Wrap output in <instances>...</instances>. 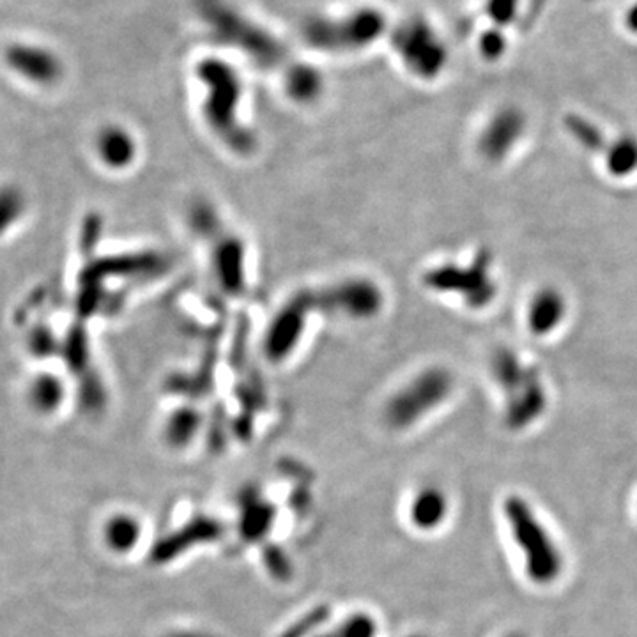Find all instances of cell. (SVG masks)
<instances>
[{"label":"cell","mask_w":637,"mask_h":637,"mask_svg":"<svg viewBox=\"0 0 637 637\" xmlns=\"http://www.w3.org/2000/svg\"><path fill=\"white\" fill-rule=\"evenodd\" d=\"M200 16L223 45L238 48L261 66H277L285 48L261 25L229 6L223 0H199Z\"/></svg>","instance_id":"2"},{"label":"cell","mask_w":637,"mask_h":637,"mask_svg":"<svg viewBox=\"0 0 637 637\" xmlns=\"http://www.w3.org/2000/svg\"><path fill=\"white\" fill-rule=\"evenodd\" d=\"M4 62L16 77L41 89L55 87L66 77L64 61L43 45L13 43L4 50Z\"/></svg>","instance_id":"6"},{"label":"cell","mask_w":637,"mask_h":637,"mask_svg":"<svg viewBox=\"0 0 637 637\" xmlns=\"http://www.w3.org/2000/svg\"><path fill=\"white\" fill-rule=\"evenodd\" d=\"M386 29V18L377 9L361 8L342 18H314L305 25L310 47L324 52H354L369 47Z\"/></svg>","instance_id":"3"},{"label":"cell","mask_w":637,"mask_h":637,"mask_svg":"<svg viewBox=\"0 0 637 637\" xmlns=\"http://www.w3.org/2000/svg\"><path fill=\"white\" fill-rule=\"evenodd\" d=\"M505 400V425L508 429L521 432L535 425L549 407V395L540 369L533 365L521 388Z\"/></svg>","instance_id":"10"},{"label":"cell","mask_w":637,"mask_h":637,"mask_svg":"<svg viewBox=\"0 0 637 637\" xmlns=\"http://www.w3.org/2000/svg\"><path fill=\"white\" fill-rule=\"evenodd\" d=\"M275 519L273 507L259 498H252L245 505L241 515V533L246 540H259L271 530V524Z\"/></svg>","instance_id":"20"},{"label":"cell","mask_w":637,"mask_h":637,"mask_svg":"<svg viewBox=\"0 0 637 637\" xmlns=\"http://www.w3.org/2000/svg\"><path fill=\"white\" fill-rule=\"evenodd\" d=\"M452 393V377L445 370H429L386 407V420L393 429H407L441 406Z\"/></svg>","instance_id":"4"},{"label":"cell","mask_w":637,"mask_h":637,"mask_svg":"<svg viewBox=\"0 0 637 637\" xmlns=\"http://www.w3.org/2000/svg\"><path fill=\"white\" fill-rule=\"evenodd\" d=\"M485 13L491 18L492 24L498 29H505L512 25L519 13V0H487Z\"/></svg>","instance_id":"23"},{"label":"cell","mask_w":637,"mask_h":637,"mask_svg":"<svg viewBox=\"0 0 637 637\" xmlns=\"http://www.w3.org/2000/svg\"><path fill=\"white\" fill-rule=\"evenodd\" d=\"M503 515L514 544L521 551L524 572L531 583L538 586L556 583L565 568L563 553L530 501L517 494L508 496L503 501Z\"/></svg>","instance_id":"1"},{"label":"cell","mask_w":637,"mask_h":637,"mask_svg":"<svg viewBox=\"0 0 637 637\" xmlns=\"http://www.w3.org/2000/svg\"><path fill=\"white\" fill-rule=\"evenodd\" d=\"M105 542L117 554L133 551L139 544L142 526L139 519L130 514L112 515L105 524Z\"/></svg>","instance_id":"18"},{"label":"cell","mask_w":637,"mask_h":637,"mask_svg":"<svg viewBox=\"0 0 637 637\" xmlns=\"http://www.w3.org/2000/svg\"><path fill=\"white\" fill-rule=\"evenodd\" d=\"M604 167L614 179H629L637 174V135L622 133L609 139L604 151Z\"/></svg>","instance_id":"17"},{"label":"cell","mask_w":637,"mask_h":637,"mask_svg":"<svg viewBox=\"0 0 637 637\" xmlns=\"http://www.w3.org/2000/svg\"><path fill=\"white\" fill-rule=\"evenodd\" d=\"M623 25H625V29H627L630 34L637 36V0L627 9V13L623 16Z\"/></svg>","instance_id":"24"},{"label":"cell","mask_w":637,"mask_h":637,"mask_svg":"<svg viewBox=\"0 0 637 637\" xmlns=\"http://www.w3.org/2000/svg\"><path fill=\"white\" fill-rule=\"evenodd\" d=\"M567 314L568 301L565 294L554 285H545L531 296L526 312V324L531 335L549 337L560 328L567 319Z\"/></svg>","instance_id":"11"},{"label":"cell","mask_w":637,"mask_h":637,"mask_svg":"<svg viewBox=\"0 0 637 637\" xmlns=\"http://www.w3.org/2000/svg\"><path fill=\"white\" fill-rule=\"evenodd\" d=\"M376 622L369 614H353L333 634L326 637H376Z\"/></svg>","instance_id":"21"},{"label":"cell","mask_w":637,"mask_h":637,"mask_svg":"<svg viewBox=\"0 0 637 637\" xmlns=\"http://www.w3.org/2000/svg\"><path fill=\"white\" fill-rule=\"evenodd\" d=\"M319 616H323V614L321 613L310 614V616H308L307 622L300 623V627H296V629L289 630V632L285 634V637H301V634H303L305 630L312 629V627H314V623L319 622V620H321Z\"/></svg>","instance_id":"25"},{"label":"cell","mask_w":637,"mask_h":637,"mask_svg":"<svg viewBox=\"0 0 637 637\" xmlns=\"http://www.w3.org/2000/svg\"><path fill=\"white\" fill-rule=\"evenodd\" d=\"M565 130L577 146L583 147L588 153L604 154L609 144V139L599 124L593 123L588 117L568 114L565 117Z\"/></svg>","instance_id":"19"},{"label":"cell","mask_w":637,"mask_h":637,"mask_svg":"<svg viewBox=\"0 0 637 637\" xmlns=\"http://www.w3.org/2000/svg\"><path fill=\"white\" fill-rule=\"evenodd\" d=\"M91 149L94 160L108 172H126L139 158L137 137L119 123L101 124L94 131Z\"/></svg>","instance_id":"9"},{"label":"cell","mask_w":637,"mask_h":637,"mask_svg":"<svg viewBox=\"0 0 637 637\" xmlns=\"http://www.w3.org/2000/svg\"><path fill=\"white\" fill-rule=\"evenodd\" d=\"M409 637H427V636H420V634H413V636H409Z\"/></svg>","instance_id":"27"},{"label":"cell","mask_w":637,"mask_h":637,"mask_svg":"<svg viewBox=\"0 0 637 637\" xmlns=\"http://www.w3.org/2000/svg\"><path fill=\"white\" fill-rule=\"evenodd\" d=\"M505 637H528V636H526V634H522V632H510V634H507V636Z\"/></svg>","instance_id":"26"},{"label":"cell","mask_w":637,"mask_h":637,"mask_svg":"<svg viewBox=\"0 0 637 637\" xmlns=\"http://www.w3.org/2000/svg\"><path fill=\"white\" fill-rule=\"evenodd\" d=\"M222 535V526L215 519L200 517L188 522L183 530L177 531L172 537H167L153 549V560L158 563L174 560L176 556L190 549L193 545L206 544L218 540Z\"/></svg>","instance_id":"13"},{"label":"cell","mask_w":637,"mask_h":637,"mask_svg":"<svg viewBox=\"0 0 637 637\" xmlns=\"http://www.w3.org/2000/svg\"><path fill=\"white\" fill-rule=\"evenodd\" d=\"M491 370L494 381L505 392V397H508L521 388L530 376L533 365L522 361L521 356L515 353L514 349L499 347L492 356Z\"/></svg>","instance_id":"16"},{"label":"cell","mask_w":637,"mask_h":637,"mask_svg":"<svg viewBox=\"0 0 637 637\" xmlns=\"http://www.w3.org/2000/svg\"><path fill=\"white\" fill-rule=\"evenodd\" d=\"M478 48H480L482 57L487 59V61H499L503 55L507 54L508 48L507 36H505L503 29L491 27L489 31H485L484 34L480 36Z\"/></svg>","instance_id":"22"},{"label":"cell","mask_w":637,"mask_h":637,"mask_svg":"<svg viewBox=\"0 0 637 637\" xmlns=\"http://www.w3.org/2000/svg\"><path fill=\"white\" fill-rule=\"evenodd\" d=\"M528 130V117L515 105L501 107L492 114L478 139V153L485 162L503 163L521 144Z\"/></svg>","instance_id":"8"},{"label":"cell","mask_w":637,"mask_h":637,"mask_svg":"<svg viewBox=\"0 0 637 637\" xmlns=\"http://www.w3.org/2000/svg\"><path fill=\"white\" fill-rule=\"evenodd\" d=\"M24 399L38 416L57 415L68 400V384L55 370H39L27 379Z\"/></svg>","instance_id":"12"},{"label":"cell","mask_w":637,"mask_h":637,"mask_svg":"<svg viewBox=\"0 0 637 637\" xmlns=\"http://www.w3.org/2000/svg\"><path fill=\"white\" fill-rule=\"evenodd\" d=\"M393 45L407 68L418 77L436 78L445 70L448 62L445 43L436 29L422 18L400 25L393 36Z\"/></svg>","instance_id":"5"},{"label":"cell","mask_w":637,"mask_h":637,"mask_svg":"<svg viewBox=\"0 0 637 637\" xmlns=\"http://www.w3.org/2000/svg\"><path fill=\"white\" fill-rule=\"evenodd\" d=\"M492 257L489 252L482 250L476 255L475 261L471 262L469 268H448L439 269L434 282L443 291H455L464 294V300L469 307L484 308L496 298L498 285L491 277Z\"/></svg>","instance_id":"7"},{"label":"cell","mask_w":637,"mask_h":637,"mask_svg":"<svg viewBox=\"0 0 637 637\" xmlns=\"http://www.w3.org/2000/svg\"><path fill=\"white\" fill-rule=\"evenodd\" d=\"M450 512V501L445 492L429 485L416 492L409 505V521L416 530L434 531L446 521Z\"/></svg>","instance_id":"14"},{"label":"cell","mask_w":637,"mask_h":637,"mask_svg":"<svg viewBox=\"0 0 637 637\" xmlns=\"http://www.w3.org/2000/svg\"><path fill=\"white\" fill-rule=\"evenodd\" d=\"M31 208V199L24 186L18 183H0V241L8 238L25 222Z\"/></svg>","instance_id":"15"}]
</instances>
